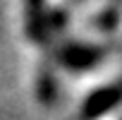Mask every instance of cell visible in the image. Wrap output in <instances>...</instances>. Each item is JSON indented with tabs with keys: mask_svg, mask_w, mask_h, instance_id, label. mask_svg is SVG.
<instances>
[{
	"mask_svg": "<svg viewBox=\"0 0 122 120\" xmlns=\"http://www.w3.org/2000/svg\"><path fill=\"white\" fill-rule=\"evenodd\" d=\"M62 60L70 65V67H86L91 63L98 60V50H89V48H81V46H72L62 53Z\"/></svg>",
	"mask_w": 122,
	"mask_h": 120,
	"instance_id": "obj_2",
	"label": "cell"
},
{
	"mask_svg": "<svg viewBox=\"0 0 122 120\" xmlns=\"http://www.w3.org/2000/svg\"><path fill=\"white\" fill-rule=\"evenodd\" d=\"M120 98H122V89H115V87H112V89H101V91H96V94L89 98L84 113H86L89 120H91V118H98L101 113L110 110Z\"/></svg>",
	"mask_w": 122,
	"mask_h": 120,
	"instance_id": "obj_1",
	"label": "cell"
}]
</instances>
